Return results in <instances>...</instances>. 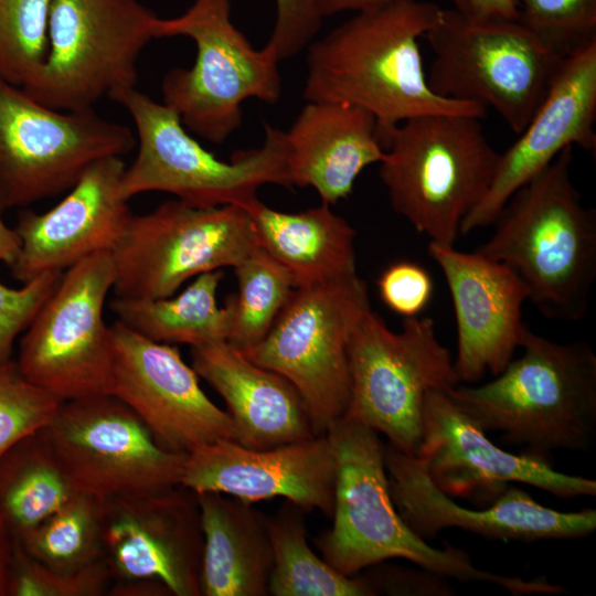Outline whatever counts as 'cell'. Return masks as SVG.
Listing matches in <instances>:
<instances>
[{
    "instance_id": "cell-11",
    "label": "cell",
    "mask_w": 596,
    "mask_h": 596,
    "mask_svg": "<svg viewBox=\"0 0 596 596\" xmlns=\"http://www.w3.org/2000/svg\"><path fill=\"white\" fill-rule=\"evenodd\" d=\"M157 19L138 0H52L47 55L22 89L50 108L78 110L136 87Z\"/></svg>"
},
{
    "instance_id": "cell-3",
    "label": "cell",
    "mask_w": 596,
    "mask_h": 596,
    "mask_svg": "<svg viewBox=\"0 0 596 596\" xmlns=\"http://www.w3.org/2000/svg\"><path fill=\"white\" fill-rule=\"evenodd\" d=\"M522 355L481 385L458 384L451 398L519 455L553 466V453L587 451L596 436V354L586 341L561 343L526 324Z\"/></svg>"
},
{
    "instance_id": "cell-1",
    "label": "cell",
    "mask_w": 596,
    "mask_h": 596,
    "mask_svg": "<svg viewBox=\"0 0 596 596\" xmlns=\"http://www.w3.org/2000/svg\"><path fill=\"white\" fill-rule=\"evenodd\" d=\"M441 9L429 1L395 0L356 11L307 46L304 98L368 110L376 119L380 141L421 115L485 118V106L439 97L427 84L418 39L434 26Z\"/></svg>"
},
{
    "instance_id": "cell-39",
    "label": "cell",
    "mask_w": 596,
    "mask_h": 596,
    "mask_svg": "<svg viewBox=\"0 0 596 596\" xmlns=\"http://www.w3.org/2000/svg\"><path fill=\"white\" fill-rule=\"evenodd\" d=\"M277 15L266 44L278 61L294 57L316 38L322 14L319 0H276Z\"/></svg>"
},
{
    "instance_id": "cell-26",
    "label": "cell",
    "mask_w": 596,
    "mask_h": 596,
    "mask_svg": "<svg viewBox=\"0 0 596 596\" xmlns=\"http://www.w3.org/2000/svg\"><path fill=\"white\" fill-rule=\"evenodd\" d=\"M203 532L201 596H266L273 568L268 518L220 492L195 493Z\"/></svg>"
},
{
    "instance_id": "cell-6",
    "label": "cell",
    "mask_w": 596,
    "mask_h": 596,
    "mask_svg": "<svg viewBox=\"0 0 596 596\" xmlns=\"http://www.w3.org/2000/svg\"><path fill=\"white\" fill-rule=\"evenodd\" d=\"M130 114L138 153L125 168L119 195L128 201L150 191L167 192L199 207H249L264 184L291 188L286 131L265 126L264 143L222 161L204 149L183 126L178 113L134 88L110 97Z\"/></svg>"
},
{
    "instance_id": "cell-29",
    "label": "cell",
    "mask_w": 596,
    "mask_h": 596,
    "mask_svg": "<svg viewBox=\"0 0 596 596\" xmlns=\"http://www.w3.org/2000/svg\"><path fill=\"white\" fill-rule=\"evenodd\" d=\"M75 493L40 432L21 439L0 458V517L14 540Z\"/></svg>"
},
{
    "instance_id": "cell-36",
    "label": "cell",
    "mask_w": 596,
    "mask_h": 596,
    "mask_svg": "<svg viewBox=\"0 0 596 596\" xmlns=\"http://www.w3.org/2000/svg\"><path fill=\"white\" fill-rule=\"evenodd\" d=\"M62 402L28 381L17 362L0 365V458L21 439L40 432Z\"/></svg>"
},
{
    "instance_id": "cell-30",
    "label": "cell",
    "mask_w": 596,
    "mask_h": 596,
    "mask_svg": "<svg viewBox=\"0 0 596 596\" xmlns=\"http://www.w3.org/2000/svg\"><path fill=\"white\" fill-rule=\"evenodd\" d=\"M304 510L286 501L268 518L273 568L268 592L273 596H372L365 577L347 576L318 556L307 541Z\"/></svg>"
},
{
    "instance_id": "cell-25",
    "label": "cell",
    "mask_w": 596,
    "mask_h": 596,
    "mask_svg": "<svg viewBox=\"0 0 596 596\" xmlns=\"http://www.w3.org/2000/svg\"><path fill=\"white\" fill-rule=\"evenodd\" d=\"M286 138L292 185L312 187L329 205L347 199L359 174L385 156L375 117L344 103L307 102Z\"/></svg>"
},
{
    "instance_id": "cell-34",
    "label": "cell",
    "mask_w": 596,
    "mask_h": 596,
    "mask_svg": "<svg viewBox=\"0 0 596 596\" xmlns=\"http://www.w3.org/2000/svg\"><path fill=\"white\" fill-rule=\"evenodd\" d=\"M103 560L74 571L47 567L14 540L6 596H98L110 588Z\"/></svg>"
},
{
    "instance_id": "cell-38",
    "label": "cell",
    "mask_w": 596,
    "mask_h": 596,
    "mask_svg": "<svg viewBox=\"0 0 596 596\" xmlns=\"http://www.w3.org/2000/svg\"><path fill=\"white\" fill-rule=\"evenodd\" d=\"M381 300L403 318L423 312L433 295V280L425 268L409 260L389 265L377 279Z\"/></svg>"
},
{
    "instance_id": "cell-17",
    "label": "cell",
    "mask_w": 596,
    "mask_h": 596,
    "mask_svg": "<svg viewBox=\"0 0 596 596\" xmlns=\"http://www.w3.org/2000/svg\"><path fill=\"white\" fill-rule=\"evenodd\" d=\"M110 336L108 394L141 419L160 447L188 455L206 444L234 440L228 413L207 397L175 347L147 339L119 321L110 326Z\"/></svg>"
},
{
    "instance_id": "cell-15",
    "label": "cell",
    "mask_w": 596,
    "mask_h": 596,
    "mask_svg": "<svg viewBox=\"0 0 596 596\" xmlns=\"http://www.w3.org/2000/svg\"><path fill=\"white\" fill-rule=\"evenodd\" d=\"M40 434L76 493L105 500L180 485L187 455L160 447L111 394L62 402Z\"/></svg>"
},
{
    "instance_id": "cell-28",
    "label": "cell",
    "mask_w": 596,
    "mask_h": 596,
    "mask_svg": "<svg viewBox=\"0 0 596 596\" xmlns=\"http://www.w3.org/2000/svg\"><path fill=\"white\" fill-rule=\"evenodd\" d=\"M221 269L203 273L178 296L167 298L117 297L109 307L117 321L160 343L190 347L230 339L233 326L232 297L220 308L216 292Z\"/></svg>"
},
{
    "instance_id": "cell-32",
    "label": "cell",
    "mask_w": 596,
    "mask_h": 596,
    "mask_svg": "<svg viewBox=\"0 0 596 596\" xmlns=\"http://www.w3.org/2000/svg\"><path fill=\"white\" fill-rule=\"evenodd\" d=\"M233 268L238 294L232 297L228 342L246 351L266 337L295 286L289 272L260 246Z\"/></svg>"
},
{
    "instance_id": "cell-13",
    "label": "cell",
    "mask_w": 596,
    "mask_h": 596,
    "mask_svg": "<svg viewBox=\"0 0 596 596\" xmlns=\"http://www.w3.org/2000/svg\"><path fill=\"white\" fill-rule=\"evenodd\" d=\"M258 241L248 211L168 201L131 215L113 248V290L125 298H167L189 279L235 267Z\"/></svg>"
},
{
    "instance_id": "cell-40",
    "label": "cell",
    "mask_w": 596,
    "mask_h": 596,
    "mask_svg": "<svg viewBox=\"0 0 596 596\" xmlns=\"http://www.w3.org/2000/svg\"><path fill=\"white\" fill-rule=\"evenodd\" d=\"M395 0H319V8L322 17L332 15L342 11H359L376 4H382ZM454 8L468 11L469 0H450Z\"/></svg>"
},
{
    "instance_id": "cell-8",
    "label": "cell",
    "mask_w": 596,
    "mask_h": 596,
    "mask_svg": "<svg viewBox=\"0 0 596 596\" xmlns=\"http://www.w3.org/2000/svg\"><path fill=\"white\" fill-rule=\"evenodd\" d=\"M188 36L196 45L191 68H172L161 84L163 103L185 128L223 143L242 124V103H276L281 95L278 58L266 45L254 50L232 23L230 0H195L173 19H157L155 38Z\"/></svg>"
},
{
    "instance_id": "cell-10",
    "label": "cell",
    "mask_w": 596,
    "mask_h": 596,
    "mask_svg": "<svg viewBox=\"0 0 596 596\" xmlns=\"http://www.w3.org/2000/svg\"><path fill=\"white\" fill-rule=\"evenodd\" d=\"M370 309L368 286L358 275L295 288L266 337L242 351L294 385L316 436L326 435L345 414L349 343Z\"/></svg>"
},
{
    "instance_id": "cell-31",
    "label": "cell",
    "mask_w": 596,
    "mask_h": 596,
    "mask_svg": "<svg viewBox=\"0 0 596 596\" xmlns=\"http://www.w3.org/2000/svg\"><path fill=\"white\" fill-rule=\"evenodd\" d=\"M15 541L33 558L58 571H74L103 560L100 500L75 493Z\"/></svg>"
},
{
    "instance_id": "cell-21",
    "label": "cell",
    "mask_w": 596,
    "mask_h": 596,
    "mask_svg": "<svg viewBox=\"0 0 596 596\" xmlns=\"http://www.w3.org/2000/svg\"><path fill=\"white\" fill-rule=\"evenodd\" d=\"M596 40L565 56L520 137L502 153L491 187L461 235L492 225L510 196L566 147L596 148Z\"/></svg>"
},
{
    "instance_id": "cell-43",
    "label": "cell",
    "mask_w": 596,
    "mask_h": 596,
    "mask_svg": "<svg viewBox=\"0 0 596 596\" xmlns=\"http://www.w3.org/2000/svg\"><path fill=\"white\" fill-rule=\"evenodd\" d=\"M0 211V264L11 267L20 252V240L15 230L10 228L2 220Z\"/></svg>"
},
{
    "instance_id": "cell-19",
    "label": "cell",
    "mask_w": 596,
    "mask_h": 596,
    "mask_svg": "<svg viewBox=\"0 0 596 596\" xmlns=\"http://www.w3.org/2000/svg\"><path fill=\"white\" fill-rule=\"evenodd\" d=\"M385 466L393 503L404 522L427 541L448 528L490 540L534 542L573 540L596 529V511L546 508L525 490L509 486L486 509L456 503L428 477L421 460L385 444Z\"/></svg>"
},
{
    "instance_id": "cell-23",
    "label": "cell",
    "mask_w": 596,
    "mask_h": 596,
    "mask_svg": "<svg viewBox=\"0 0 596 596\" xmlns=\"http://www.w3.org/2000/svg\"><path fill=\"white\" fill-rule=\"evenodd\" d=\"M125 168L120 157L100 159L55 206L40 214L22 213L14 228L20 252L10 267L13 277L25 284L93 254L111 252L132 215L119 195Z\"/></svg>"
},
{
    "instance_id": "cell-4",
    "label": "cell",
    "mask_w": 596,
    "mask_h": 596,
    "mask_svg": "<svg viewBox=\"0 0 596 596\" xmlns=\"http://www.w3.org/2000/svg\"><path fill=\"white\" fill-rule=\"evenodd\" d=\"M566 147L519 188L477 251L505 265L545 318L581 321L596 280V211L583 204Z\"/></svg>"
},
{
    "instance_id": "cell-24",
    "label": "cell",
    "mask_w": 596,
    "mask_h": 596,
    "mask_svg": "<svg viewBox=\"0 0 596 596\" xmlns=\"http://www.w3.org/2000/svg\"><path fill=\"white\" fill-rule=\"evenodd\" d=\"M192 368L224 400L234 441L254 449L316 437L306 405L280 374L255 364L227 340L191 347Z\"/></svg>"
},
{
    "instance_id": "cell-35",
    "label": "cell",
    "mask_w": 596,
    "mask_h": 596,
    "mask_svg": "<svg viewBox=\"0 0 596 596\" xmlns=\"http://www.w3.org/2000/svg\"><path fill=\"white\" fill-rule=\"evenodd\" d=\"M518 19L565 57L596 40V0H517Z\"/></svg>"
},
{
    "instance_id": "cell-37",
    "label": "cell",
    "mask_w": 596,
    "mask_h": 596,
    "mask_svg": "<svg viewBox=\"0 0 596 596\" xmlns=\"http://www.w3.org/2000/svg\"><path fill=\"white\" fill-rule=\"evenodd\" d=\"M63 272L42 274L11 288L0 283V365L11 360L13 343L58 284Z\"/></svg>"
},
{
    "instance_id": "cell-16",
    "label": "cell",
    "mask_w": 596,
    "mask_h": 596,
    "mask_svg": "<svg viewBox=\"0 0 596 596\" xmlns=\"http://www.w3.org/2000/svg\"><path fill=\"white\" fill-rule=\"evenodd\" d=\"M102 558L111 595L201 596L203 532L181 485L100 500Z\"/></svg>"
},
{
    "instance_id": "cell-27",
    "label": "cell",
    "mask_w": 596,
    "mask_h": 596,
    "mask_svg": "<svg viewBox=\"0 0 596 596\" xmlns=\"http://www.w3.org/2000/svg\"><path fill=\"white\" fill-rule=\"evenodd\" d=\"M246 210L259 246L289 272L295 288L356 275L355 231L329 204L286 213L257 200Z\"/></svg>"
},
{
    "instance_id": "cell-9",
    "label": "cell",
    "mask_w": 596,
    "mask_h": 596,
    "mask_svg": "<svg viewBox=\"0 0 596 596\" xmlns=\"http://www.w3.org/2000/svg\"><path fill=\"white\" fill-rule=\"evenodd\" d=\"M348 355L351 387L342 418L372 428L387 444L416 456L426 395L460 384L434 320L403 318L401 331L395 332L371 308L351 336Z\"/></svg>"
},
{
    "instance_id": "cell-33",
    "label": "cell",
    "mask_w": 596,
    "mask_h": 596,
    "mask_svg": "<svg viewBox=\"0 0 596 596\" xmlns=\"http://www.w3.org/2000/svg\"><path fill=\"white\" fill-rule=\"evenodd\" d=\"M52 0H0V79L23 87L49 49Z\"/></svg>"
},
{
    "instance_id": "cell-12",
    "label": "cell",
    "mask_w": 596,
    "mask_h": 596,
    "mask_svg": "<svg viewBox=\"0 0 596 596\" xmlns=\"http://www.w3.org/2000/svg\"><path fill=\"white\" fill-rule=\"evenodd\" d=\"M135 145L129 127L93 108L53 109L0 79V211L67 192L93 163Z\"/></svg>"
},
{
    "instance_id": "cell-41",
    "label": "cell",
    "mask_w": 596,
    "mask_h": 596,
    "mask_svg": "<svg viewBox=\"0 0 596 596\" xmlns=\"http://www.w3.org/2000/svg\"><path fill=\"white\" fill-rule=\"evenodd\" d=\"M468 12L479 17L518 19L517 0H469Z\"/></svg>"
},
{
    "instance_id": "cell-7",
    "label": "cell",
    "mask_w": 596,
    "mask_h": 596,
    "mask_svg": "<svg viewBox=\"0 0 596 596\" xmlns=\"http://www.w3.org/2000/svg\"><path fill=\"white\" fill-rule=\"evenodd\" d=\"M434 54L429 88L446 99L493 108L520 134L544 99L564 57L519 19L441 9L425 34Z\"/></svg>"
},
{
    "instance_id": "cell-2",
    "label": "cell",
    "mask_w": 596,
    "mask_h": 596,
    "mask_svg": "<svg viewBox=\"0 0 596 596\" xmlns=\"http://www.w3.org/2000/svg\"><path fill=\"white\" fill-rule=\"evenodd\" d=\"M336 454L332 526L316 544L321 556L347 576L390 558L460 582H488L513 595L549 594L544 578L523 579L475 566L469 555L447 545L437 549L414 533L397 512L389 486L385 444L372 428L341 418L326 434Z\"/></svg>"
},
{
    "instance_id": "cell-22",
    "label": "cell",
    "mask_w": 596,
    "mask_h": 596,
    "mask_svg": "<svg viewBox=\"0 0 596 596\" xmlns=\"http://www.w3.org/2000/svg\"><path fill=\"white\" fill-rule=\"evenodd\" d=\"M428 254L440 268L454 305V363L460 383L497 376L520 348L525 287L505 265L478 251L466 253L429 242Z\"/></svg>"
},
{
    "instance_id": "cell-5",
    "label": "cell",
    "mask_w": 596,
    "mask_h": 596,
    "mask_svg": "<svg viewBox=\"0 0 596 596\" xmlns=\"http://www.w3.org/2000/svg\"><path fill=\"white\" fill-rule=\"evenodd\" d=\"M481 118L427 114L409 118L381 140L380 178L394 212L429 242L454 246L461 225L489 191L500 152Z\"/></svg>"
},
{
    "instance_id": "cell-18",
    "label": "cell",
    "mask_w": 596,
    "mask_h": 596,
    "mask_svg": "<svg viewBox=\"0 0 596 596\" xmlns=\"http://www.w3.org/2000/svg\"><path fill=\"white\" fill-rule=\"evenodd\" d=\"M416 457L430 480L450 498L490 504L513 482L563 499L596 494L594 479L560 472L549 464L497 446L444 391L426 395Z\"/></svg>"
},
{
    "instance_id": "cell-42",
    "label": "cell",
    "mask_w": 596,
    "mask_h": 596,
    "mask_svg": "<svg viewBox=\"0 0 596 596\" xmlns=\"http://www.w3.org/2000/svg\"><path fill=\"white\" fill-rule=\"evenodd\" d=\"M14 539L0 517V596H6Z\"/></svg>"
},
{
    "instance_id": "cell-20",
    "label": "cell",
    "mask_w": 596,
    "mask_h": 596,
    "mask_svg": "<svg viewBox=\"0 0 596 596\" xmlns=\"http://www.w3.org/2000/svg\"><path fill=\"white\" fill-rule=\"evenodd\" d=\"M336 471L328 435L264 449L221 439L187 455L180 485L251 503L281 497L305 512L319 510L331 518Z\"/></svg>"
},
{
    "instance_id": "cell-14",
    "label": "cell",
    "mask_w": 596,
    "mask_h": 596,
    "mask_svg": "<svg viewBox=\"0 0 596 596\" xmlns=\"http://www.w3.org/2000/svg\"><path fill=\"white\" fill-rule=\"evenodd\" d=\"M114 280L110 252L77 262L63 272L20 340V372L61 402L109 392L113 345L104 307Z\"/></svg>"
}]
</instances>
